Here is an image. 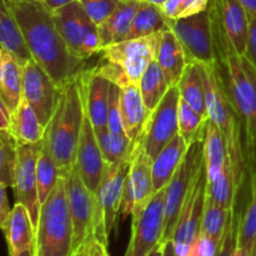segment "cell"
Returning <instances> with one entry per match:
<instances>
[{"mask_svg": "<svg viewBox=\"0 0 256 256\" xmlns=\"http://www.w3.org/2000/svg\"><path fill=\"white\" fill-rule=\"evenodd\" d=\"M16 19L32 59L62 89L85 69V60L72 54L58 30L52 10L40 0H5Z\"/></svg>", "mask_w": 256, "mask_h": 256, "instance_id": "cell-1", "label": "cell"}, {"mask_svg": "<svg viewBox=\"0 0 256 256\" xmlns=\"http://www.w3.org/2000/svg\"><path fill=\"white\" fill-rule=\"evenodd\" d=\"M215 55L232 108L244 128L248 152L256 155V72L232 42L215 45Z\"/></svg>", "mask_w": 256, "mask_h": 256, "instance_id": "cell-2", "label": "cell"}, {"mask_svg": "<svg viewBox=\"0 0 256 256\" xmlns=\"http://www.w3.org/2000/svg\"><path fill=\"white\" fill-rule=\"evenodd\" d=\"M79 76L62 89L42 139L59 168L60 175L75 166L78 145L85 119Z\"/></svg>", "mask_w": 256, "mask_h": 256, "instance_id": "cell-3", "label": "cell"}, {"mask_svg": "<svg viewBox=\"0 0 256 256\" xmlns=\"http://www.w3.org/2000/svg\"><path fill=\"white\" fill-rule=\"evenodd\" d=\"M205 85L208 118L214 122L226 142L228 155L234 166L238 179L244 176V150L242 145V124L232 108L225 88L218 60L212 64H202Z\"/></svg>", "mask_w": 256, "mask_h": 256, "instance_id": "cell-4", "label": "cell"}, {"mask_svg": "<svg viewBox=\"0 0 256 256\" xmlns=\"http://www.w3.org/2000/svg\"><path fill=\"white\" fill-rule=\"evenodd\" d=\"M36 256H72L74 228L68 204L64 176H60L54 190L40 208L35 229Z\"/></svg>", "mask_w": 256, "mask_h": 256, "instance_id": "cell-5", "label": "cell"}, {"mask_svg": "<svg viewBox=\"0 0 256 256\" xmlns=\"http://www.w3.org/2000/svg\"><path fill=\"white\" fill-rule=\"evenodd\" d=\"M130 168V154L118 164L105 166L102 182L95 192L94 238L108 246V239L114 230L122 210L125 182Z\"/></svg>", "mask_w": 256, "mask_h": 256, "instance_id": "cell-6", "label": "cell"}, {"mask_svg": "<svg viewBox=\"0 0 256 256\" xmlns=\"http://www.w3.org/2000/svg\"><path fill=\"white\" fill-rule=\"evenodd\" d=\"M204 138L205 132L189 145L184 160L165 189V224L162 242L172 239L185 199L204 165Z\"/></svg>", "mask_w": 256, "mask_h": 256, "instance_id": "cell-7", "label": "cell"}, {"mask_svg": "<svg viewBox=\"0 0 256 256\" xmlns=\"http://www.w3.org/2000/svg\"><path fill=\"white\" fill-rule=\"evenodd\" d=\"M54 22L72 55L88 60L102 52L99 26L88 15L79 0L52 12Z\"/></svg>", "mask_w": 256, "mask_h": 256, "instance_id": "cell-8", "label": "cell"}, {"mask_svg": "<svg viewBox=\"0 0 256 256\" xmlns=\"http://www.w3.org/2000/svg\"><path fill=\"white\" fill-rule=\"evenodd\" d=\"M208 178L205 164L200 169L178 220L172 242L178 256H192L202 234V215H204L205 199H206Z\"/></svg>", "mask_w": 256, "mask_h": 256, "instance_id": "cell-9", "label": "cell"}, {"mask_svg": "<svg viewBox=\"0 0 256 256\" xmlns=\"http://www.w3.org/2000/svg\"><path fill=\"white\" fill-rule=\"evenodd\" d=\"M154 194L152 159L144 149L142 142L135 140L130 152V168L125 182L120 215L125 219L129 215L132 218L140 214Z\"/></svg>", "mask_w": 256, "mask_h": 256, "instance_id": "cell-10", "label": "cell"}, {"mask_svg": "<svg viewBox=\"0 0 256 256\" xmlns=\"http://www.w3.org/2000/svg\"><path fill=\"white\" fill-rule=\"evenodd\" d=\"M179 88L178 85L170 86L159 105L150 112L142 134L136 139L142 142L152 159H155L158 154L174 139L175 135L179 134Z\"/></svg>", "mask_w": 256, "mask_h": 256, "instance_id": "cell-11", "label": "cell"}, {"mask_svg": "<svg viewBox=\"0 0 256 256\" xmlns=\"http://www.w3.org/2000/svg\"><path fill=\"white\" fill-rule=\"evenodd\" d=\"M162 32L138 39H129L102 50V60L116 65L129 82L139 84L145 70L156 59Z\"/></svg>", "mask_w": 256, "mask_h": 256, "instance_id": "cell-12", "label": "cell"}, {"mask_svg": "<svg viewBox=\"0 0 256 256\" xmlns=\"http://www.w3.org/2000/svg\"><path fill=\"white\" fill-rule=\"evenodd\" d=\"M212 42L229 40L238 54L245 55L250 16L238 0H210L208 5Z\"/></svg>", "mask_w": 256, "mask_h": 256, "instance_id": "cell-13", "label": "cell"}, {"mask_svg": "<svg viewBox=\"0 0 256 256\" xmlns=\"http://www.w3.org/2000/svg\"><path fill=\"white\" fill-rule=\"evenodd\" d=\"M165 189L155 192L144 210L132 216V238L124 256H148L162 242L165 224Z\"/></svg>", "mask_w": 256, "mask_h": 256, "instance_id": "cell-14", "label": "cell"}, {"mask_svg": "<svg viewBox=\"0 0 256 256\" xmlns=\"http://www.w3.org/2000/svg\"><path fill=\"white\" fill-rule=\"evenodd\" d=\"M65 180L68 204L74 228V252H76L88 239L94 238L95 194L85 185L76 166L62 175Z\"/></svg>", "mask_w": 256, "mask_h": 256, "instance_id": "cell-15", "label": "cell"}, {"mask_svg": "<svg viewBox=\"0 0 256 256\" xmlns=\"http://www.w3.org/2000/svg\"><path fill=\"white\" fill-rule=\"evenodd\" d=\"M170 29L182 42L188 62L212 64L216 62L208 9L184 19L170 20Z\"/></svg>", "mask_w": 256, "mask_h": 256, "instance_id": "cell-16", "label": "cell"}, {"mask_svg": "<svg viewBox=\"0 0 256 256\" xmlns=\"http://www.w3.org/2000/svg\"><path fill=\"white\" fill-rule=\"evenodd\" d=\"M42 142L18 145V162L15 169L14 194L15 202L24 205L29 212L34 228L36 229L40 215L39 190L36 179V162Z\"/></svg>", "mask_w": 256, "mask_h": 256, "instance_id": "cell-17", "label": "cell"}, {"mask_svg": "<svg viewBox=\"0 0 256 256\" xmlns=\"http://www.w3.org/2000/svg\"><path fill=\"white\" fill-rule=\"evenodd\" d=\"M60 92L62 89L34 59L24 65L22 98L34 109L44 128L48 126L54 114Z\"/></svg>", "mask_w": 256, "mask_h": 256, "instance_id": "cell-18", "label": "cell"}, {"mask_svg": "<svg viewBox=\"0 0 256 256\" xmlns=\"http://www.w3.org/2000/svg\"><path fill=\"white\" fill-rule=\"evenodd\" d=\"M85 115L89 118L95 132L108 129V106L112 82L99 69H84L79 76Z\"/></svg>", "mask_w": 256, "mask_h": 256, "instance_id": "cell-19", "label": "cell"}, {"mask_svg": "<svg viewBox=\"0 0 256 256\" xmlns=\"http://www.w3.org/2000/svg\"><path fill=\"white\" fill-rule=\"evenodd\" d=\"M75 166L85 185L89 188L90 192L95 194L102 182L106 164H105L104 156L98 142L96 132L86 115H85L79 145H78Z\"/></svg>", "mask_w": 256, "mask_h": 256, "instance_id": "cell-20", "label": "cell"}, {"mask_svg": "<svg viewBox=\"0 0 256 256\" xmlns=\"http://www.w3.org/2000/svg\"><path fill=\"white\" fill-rule=\"evenodd\" d=\"M142 2V0H122L115 12L99 25L102 50L129 39L135 15Z\"/></svg>", "mask_w": 256, "mask_h": 256, "instance_id": "cell-21", "label": "cell"}, {"mask_svg": "<svg viewBox=\"0 0 256 256\" xmlns=\"http://www.w3.org/2000/svg\"><path fill=\"white\" fill-rule=\"evenodd\" d=\"M0 225L6 238L9 254L35 248V228L29 212L22 204L15 202L10 214Z\"/></svg>", "mask_w": 256, "mask_h": 256, "instance_id": "cell-22", "label": "cell"}, {"mask_svg": "<svg viewBox=\"0 0 256 256\" xmlns=\"http://www.w3.org/2000/svg\"><path fill=\"white\" fill-rule=\"evenodd\" d=\"M122 118L125 134L132 142L142 134L149 112L145 106L140 86L136 82H129L122 88Z\"/></svg>", "mask_w": 256, "mask_h": 256, "instance_id": "cell-23", "label": "cell"}, {"mask_svg": "<svg viewBox=\"0 0 256 256\" xmlns=\"http://www.w3.org/2000/svg\"><path fill=\"white\" fill-rule=\"evenodd\" d=\"M24 66L12 55L0 50V102L10 112L16 110L22 99Z\"/></svg>", "mask_w": 256, "mask_h": 256, "instance_id": "cell-24", "label": "cell"}, {"mask_svg": "<svg viewBox=\"0 0 256 256\" xmlns=\"http://www.w3.org/2000/svg\"><path fill=\"white\" fill-rule=\"evenodd\" d=\"M189 145L186 144L180 134L175 135L174 139L152 159V182H154V192L165 189L180 164L186 155Z\"/></svg>", "mask_w": 256, "mask_h": 256, "instance_id": "cell-25", "label": "cell"}, {"mask_svg": "<svg viewBox=\"0 0 256 256\" xmlns=\"http://www.w3.org/2000/svg\"><path fill=\"white\" fill-rule=\"evenodd\" d=\"M156 62H159L170 86L178 85L189 62L182 42L172 29L162 32Z\"/></svg>", "mask_w": 256, "mask_h": 256, "instance_id": "cell-26", "label": "cell"}, {"mask_svg": "<svg viewBox=\"0 0 256 256\" xmlns=\"http://www.w3.org/2000/svg\"><path fill=\"white\" fill-rule=\"evenodd\" d=\"M0 45L22 66L32 60L24 34L5 0L0 2Z\"/></svg>", "mask_w": 256, "mask_h": 256, "instance_id": "cell-27", "label": "cell"}, {"mask_svg": "<svg viewBox=\"0 0 256 256\" xmlns=\"http://www.w3.org/2000/svg\"><path fill=\"white\" fill-rule=\"evenodd\" d=\"M8 130L16 140L18 145L36 144L44 139L45 128L40 122L34 109L22 98L16 110L10 115Z\"/></svg>", "mask_w": 256, "mask_h": 256, "instance_id": "cell-28", "label": "cell"}, {"mask_svg": "<svg viewBox=\"0 0 256 256\" xmlns=\"http://www.w3.org/2000/svg\"><path fill=\"white\" fill-rule=\"evenodd\" d=\"M228 156L224 135L214 122L208 120L204 138V164L208 182H212L220 174Z\"/></svg>", "mask_w": 256, "mask_h": 256, "instance_id": "cell-29", "label": "cell"}, {"mask_svg": "<svg viewBox=\"0 0 256 256\" xmlns=\"http://www.w3.org/2000/svg\"><path fill=\"white\" fill-rule=\"evenodd\" d=\"M178 88H179L182 99L185 100L188 104L192 105L200 114L208 118L202 64H199V62H189L184 74H182L179 82H178Z\"/></svg>", "mask_w": 256, "mask_h": 256, "instance_id": "cell-30", "label": "cell"}, {"mask_svg": "<svg viewBox=\"0 0 256 256\" xmlns=\"http://www.w3.org/2000/svg\"><path fill=\"white\" fill-rule=\"evenodd\" d=\"M240 184L242 182L238 179L234 166L228 156L220 174L214 180L208 182L206 195L220 206L232 212L236 204V192Z\"/></svg>", "mask_w": 256, "mask_h": 256, "instance_id": "cell-31", "label": "cell"}, {"mask_svg": "<svg viewBox=\"0 0 256 256\" xmlns=\"http://www.w3.org/2000/svg\"><path fill=\"white\" fill-rule=\"evenodd\" d=\"M168 29H170V19L164 14L162 8L159 5L142 0L135 15L129 39L149 36V35L158 34Z\"/></svg>", "mask_w": 256, "mask_h": 256, "instance_id": "cell-32", "label": "cell"}, {"mask_svg": "<svg viewBox=\"0 0 256 256\" xmlns=\"http://www.w3.org/2000/svg\"><path fill=\"white\" fill-rule=\"evenodd\" d=\"M139 86L142 99H144L145 106H146L150 115V112L159 105V102L165 96L168 90L170 89L169 82H168L166 76L162 72L156 59L145 70L144 75H142V80L139 82Z\"/></svg>", "mask_w": 256, "mask_h": 256, "instance_id": "cell-33", "label": "cell"}, {"mask_svg": "<svg viewBox=\"0 0 256 256\" xmlns=\"http://www.w3.org/2000/svg\"><path fill=\"white\" fill-rule=\"evenodd\" d=\"M60 176L62 175H60L59 168H58L52 152L42 140L36 162V179L40 204H44L46 202L49 195L54 190L55 185L59 182Z\"/></svg>", "mask_w": 256, "mask_h": 256, "instance_id": "cell-34", "label": "cell"}, {"mask_svg": "<svg viewBox=\"0 0 256 256\" xmlns=\"http://www.w3.org/2000/svg\"><path fill=\"white\" fill-rule=\"evenodd\" d=\"M95 132L105 164L112 165L122 162L132 152V142L126 135L115 134L109 129H102Z\"/></svg>", "mask_w": 256, "mask_h": 256, "instance_id": "cell-35", "label": "cell"}, {"mask_svg": "<svg viewBox=\"0 0 256 256\" xmlns=\"http://www.w3.org/2000/svg\"><path fill=\"white\" fill-rule=\"evenodd\" d=\"M232 212L220 206L209 195H206L204 215H202V234L215 240L216 242H222Z\"/></svg>", "mask_w": 256, "mask_h": 256, "instance_id": "cell-36", "label": "cell"}, {"mask_svg": "<svg viewBox=\"0 0 256 256\" xmlns=\"http://www.w3.org/2000/svg\"><path fill=\"white\" fill-rule=\"evenodd\" d=\"M208 118L200 114L198 110L180 96L179 112H178V122H179V134L186 142L188 145L192 144L195 139L202 135L206 129Z\"/></svg>", "mask_w": 256, "mask_h": 256, "instance_id": "cell-37", "label": "cell"}, {"mask_svg": "<svg viewBox=\"0 0 256 256\" xmlns=\"http://www.w3.org/2000/svg\"><path fill=\"white\" fill-rule=\"evenodd\" d=\"M18 162V142L9 130H0V184L14 186Z\"/></svg>", "mask_w": 256, "mask_h": 256, "instance_id": "cell-38", "label": "cell"}, {"mask_svg": "<svg viewBox=\"0 0 256 256\" xmlns=\"http://www.w3.org/2000/svg\"><path fill=\"white\" fill-rule=\"evenodd\" d=\"M256 244V172L252 175V198L246 210L242 215L238 232L236 246L254 249Z\"/></svg>", "mask_w": 256, "mask_h": 256, "instance_id": "cell-39", "label": "cell"}, {"mask_svg": "<svg viewBox=\"0 0 256 256\" xmlns=\"http://www.w3.org/2000/svg\"><path fill=\"white\" fill-rule=\"evenodd\" d=\"M209 2L210 0H166L160 8L170 20H176L205 12Z\"/></svg>", "mask_w": 256, "mask_h": 256, "instance_id": "cell-40", "label": "cell"}, {"mask_svg": "<svg viewBox=\"0 0 256 256\" xmlns=\"http://www.w3.org/2000/svg\"><path fill=\"white\" fill-rule=\"evenodd\" d=\"M122 88L112 82L109 94V106H108V129L115 134H125L122 118Z\"/></svg>", "mask_w": 256, "mask_h": 256, "instance_id": "cell-41", "label": "cell"}, {"mask_svg": "<svg viewBox=\"0 0 256 256\" xmlns=\"http://www.w3.org/2000/svg\"><path fill=\"white\" fill-rule=\"evenodd\" d=\"M90 18L99 26L119 6L122 0H79Z\"/></svg>", "mask_w": 256, "mask_h": 256, "instance_id": "cell-42", "label": "cell"}, {"mask_svg": "<svg viewBox=\"0 0 256 256\" xmlns=\"http://www.w3.org/2000/svg\"><path fill=\"white\" fill-rule=\"evenodd\" d=\"M242 220V215L235 212V208L230 214L229 222H228L226 230L224 232L222 242H220L219 249L216 256H232L238 244V232H239V225Z\"/></svg>", "mask_w": 256, "mask_h": 256, "instance_id": "cell-43", "label": "cell"}, {"mask_svg": "<svg viewBox=\"0 0 256 256\" xmlns=\"http://www.w3.org/2000/svg\"><path fill=\"white\" fill-rule=\"evenodd\" d=\"M249 39H248V49L245 56L252 65L256 72V15H249Z\"/></svg>", "mask_w": 256, "mask_h": 256, "instance_id": "cell-44", "label": "cell"}, {"mask_svg": "<svg viewBox=\"0 0 256 256\" xmlns=\"http://www.w3.org/2000/svg\"><path fill=\"white\" fill-rule=\"evenodd\" d=\"M6 189V186L0 184V224L6 219L8 215L12 212V209L9 206V202H8Z\"/></svg>", "mask_w": 256, "mask_h": 256, "instance_id": "cell-45", "label": "cell"}, {"mask_svg": "<svg viewBox=\"0 0 256 256\" xmlns=\"http://www.w3.org/2000/svg\"><path fill=\"white\" fill-rule=\"evenodd\" d=\"M90 256H109L106 250V245L92 239V245H90Z\"/></svg>", "mask_w": 256, "mask_h": 256, "instance_id": "cell-46", "label": "cell"}, {"mask_svg": "<svg viewBox=\"0 0 256 256\" xmlns=\"http://www.w3.org/2000/svg\"><path fill=\"white\" fill-rule=\"evenodd\" d=\"M0 114H2V124H0V130H8L10 122V110L8 109L4 102H0Z\"/></svg>", "mask_w": 256, "mask_h": 256, "instance_id": "cell-47", "label": "cell"}, {"mask_svg": "<svg viewBox=\"0 0 256 256\" xmlns=\"http://www.w3.org/2000/svg\"><path fill=\"white\" fill-rule=\"evenodd\" d=\"M40 2H42L48 9L54 12V10L59 9V8L64 6V5L69 4V2H75V0H40Z\"/></svg>", "mask_w": 256, "mask_h": 256, "instance_id": "cell-48", "label": "cell"}, {"mask_svg": "<svg viewBox=\"0 0 256 256\" xmlns=\"http://www.w3.org/2000/svg\"><path fill=\"white\" fill-rule=\"evenodd\" d=\"M92 239H95V238H90V239H88L86 242H85L84 244H82V246H80L74 254H72V256H90V245H92Z\"/></svg>", "mask_w": 256, "mask_h": 256, "instance_id": "cell-49", "label": "cell"}, {"mask_svg": "<svg viewBox=\"0 0 256 256\" xmlns=\"http://www.w3.org/2000/svg\"><path fill=\"white\" fill-rule=\"evenodd\" d=\"M162 256H178L172 240L162 242Z\"/></svg>", "mask_w": 256, "mask_h": 256, "instance_id": "cell-50", "label": "cell"}, {"mask_svg": "<svg viewBox=\"0 0 256 256\" xmlns=\"http://www.w3.org/2000/svg\"><path fill=\"white\" fill-rule=\"evenodd\" d=\"M249 15H256V0H238Z\"/></svg>", "mask_w": 256, "mask_h": 256, "instance_id": "cell-51", "label": "cell"}, {"mask_svg": "<svg viewBox=\"0 0 256 256\" xmlns=\"http://www.w3.org/2000/svg\"><path fill=\"white\" fill-rule=\"evenodd\" d=\"M10 256H36V252H35V248H30V249L15 252V254H10Z\"/></svg>", "mask_w": 256, "mask_h": 256, "instance_id": "cell-52", "label": "cell"}, {"mask_svg": "<svg viewBox=\"0 0 256 256\" xmlns=\"http://www.w3.org/2000/svg\"><path fill=\"white\" fill-rule=\"evenodd\" d=\"M148 256H162V242L159 245V246L155 248L152 252H150Z\"/></svg>", "mask_w": 256, "mask_h": 256, "instance_id": "cell-53", "label": "cell"}, {"mask_svg": "<svg viewBox=\"0 0 256 256\" xmlns=\"http://www.w3.org/2000/svg\"><path fill=\"white\" fill-rule=\"evenodd\" d=\"M144 2H152V4L155 5H159V6H162V4H164L166 0H144Z\"/></svg>", "mask_w": 256, "mask_h": 256, "instance_id": "cell-54", "label": "cell"}, {"mask_svg": "<svg viewBox=\"0 0 256 256\" xmlns=\"http://www.w3.org/2000/svg\"><path fill=\"white\" fill-rule=\"evenodd\" d=\"M194 252H196V250H194ZM195 256H199V254H196Z\"/></svg>", "mask_w": 256, "mask_h": 256, "instance_id": "cell-55", "label": "cell"}]
</instances>
